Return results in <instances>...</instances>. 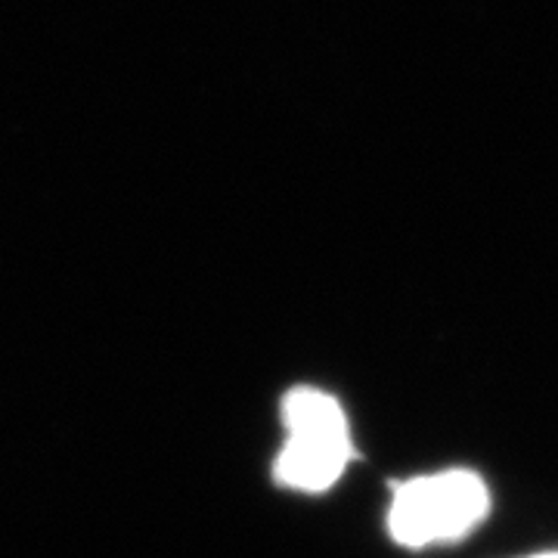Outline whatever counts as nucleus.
Listing matches in <instances>:
<instances>
[{
  "label": "nucleus",
  "instance_id": "obj_1",
  "mask_svg": "<svg viewBox=\"0 0 558 558\" xmlns=\"http://www.w3.org/2000/svg\"><path fill=\"white\" fill-rule=\"evenodd\" d=\"M490 512V490L472 469H444L391 487L388 534L398 546L428 549L469 537Z\"/></svg>",
  "mask_w": 558,
  "mask_h": 558
},
{
  "label": "nucleus",
  "instance_id": "obj_2",
  "mask_svg": "<svg viewBox=\"0 0 558 558\" xmlns=\"http://www.w3.org/2000/svg\"><path fill=\"white\" fill-rule=\"evenodd\" d=\"M282 425L289 438L274 469L279 484L301 494L329 490L354 459L351 428L339 400L319 388H292L282 398Z\"/></svg>",
  "mask_w": 558,
  "mask_h": 558
},
{
  "label": "nucleus",
  "instance_id": "obj_3",
  "mask_svg": "<svg viewBox=\"0 0 558 558\" xmlns=\"http://www.w3.org/2000/svg\"><path fill=\"white\" fill-rule=\"evenodd\" d=\"M524 558H558V549H549V553H534V556H524Z\"/></svg>",
  "mask_w": 558,
  "mask_h": 558
}]
</instances>
